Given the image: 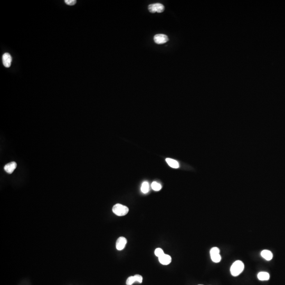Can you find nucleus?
Wrapping results in <instances>:
<instances>
[{
    "mask_svg": "<svg viewBox=\"0 0 285 285\" xmlns=\"http://www.w3.org/2000/svg\"><path fill=\"white\" fill-rule=\"evenodd\" d=\"M244 268V264L241 261H236L231 267V274L233 276H238L243 272Z\"/></svg>",
    "mask_w": 285,
    "mask_h": 285,
    "instance_id": "f257e3e1",
    "label": "nucleus"
},
{
    "mask_svg": "<svg viewBox=\"0 0 285 285\" xmlns=\"http://www.w3.org/2000/svg\"><path fill=\"white\" fill-rule=\"evenodd\" d=\"M129 211V209L126 206L121 204H116L113 207V212L117 216H126Z\"/></svg>",
    "mask_w": 285,
    "mask_h": 285,
    "instance_id": "f03ea898",
    "label": "nucleus"
},
{
    "mask_svg": "<svg viewBox=\"0 0 285 285\" xmlns=\"http://www.w3.org/2000/svg\"><path fill=\"white\" fill-rule=\"evenodd\" d=\"M220 249L218 247H213L210 250L211 258L213 262L218 263L221 260V257L220 255Z\"/></svg>",
    "mask_w": 285,
    "mask_h": 285,
    "instance_id": "7ed1b4c3",
    "label": "nucleus"
},
{
    "mask_svg": "<svg viewBox=\"0 0 285 285\" xmlns=\"http://www.w3.org/2000/svg\"><path fill=\"white\" fill-rule=\"evenodd\" d=\"M149 10L150 12L155 13L157 12L158 13L163 12L164 10V6L163 4L159 3H156L151 4L149 6Z\"/></svg>",
    "mask_w": 285,
    "mask_h": 285,
    "instance_id": "20e7f679",
    "label": "nucleus"
},
{
    "mask_svg": "<svg viewBox=\"0 0 285 285\" xmlns=\"http://www.w3.org/2000/svg\"><path fill=\"white\" fill-rule=\"evenodd\" d=\"M154 42L157 44H164L168 41V38L167 36L165 34H158L154 36Z\"/></svg>",
    "mask_w": 285,
    "mask_h": 285,
    "instance_id": "39448f33",
    "label": "nucleus"
},
{
    "mask_svg": "<svg viewBox=\"0 0 285 285\" xmlns=\"http://www.w3.org/2000/svg\"><path fill=\"white\" fill-rule=\"evenodd\" d=\"M137 282L139 283L143 282V277L140 274H136L134 276H130L126 280V285H132L135 282Z\"/></svg>",
    "mask_w": 285,
    "mask_h": 285,
    "instance_id": "423d86ee",
    "label": "nucleus"
},
{
    "mask_svg": "<svg viewBox=\"0 0 285 285\" xmlns=\"http://www.w3.org/2000/svg\"><path fill=\"white\" fill-rule=\"evenodd\" d=\"M127 243V239L124 237H121L117 239L116 243V247L119 251L124 249Z\"/></svg>",
    "mask_w": 285,
    "mask_h": 285,
    "instance_id": "0eeeda50",
    "label": "nucleus"
},
{
    "mask_svg": "<svg viewBox=\"0 0 285 285\" xmlns=\"http://www.w3.org/2000/svg\"><path fill=\"white\" fill-rule=\"evenodd\" d=\"M159 262L163 265H168L172 261V258L170 255L164 254L158 258Z\"/></svg>",
    "mask_w": 285,
    "mask_h": 285,
    "instance_id": "6e6552de",
    "label": "nucleus"
},
{
    "mask_svg": "<svg viewBox=\"0 0 285 285\" xmlns=\"http://www.w3.org/2000/svg\"><path fill=\"white\" fill-rule=\"evenodd\" d=\"M2 61L4 66L6 67L9 68L11 66L12 62V57L9 53H5L2 56Z\"/></svg>",
    "mask_w": 285,
    "mask_h": 285,
    "instance_id": "1a4fd4ad",
    "label": "nucleus"
},
{
    "mask_svg": "<svg viewBox=\"0 0 285 285\" xmlns=\"http://www.w3.org/2000/svg\"><path fill=\"white\" fill-rule=\"evenodd\" d=\"M16 167H17L16 163L14 162H12L6 164L4 166V169L6 172H7V173L11 174L12 173L15 169L16 168Z\"/></svg>",
    "mask_w": 285,
    "mask_h": 285,
    "instance_id": "9d476101",
    "label": "nucleus"
},
{
    "mask_svg": "<svg viewBox=\"0 0 285 285\" xmlns=\"http://www.w3.org/2000/svg\"><path fill=\"white\" fill-rule=\"evenodd\" d=\"M261 255L265 259H266V261H271L273 257L272 252L268 250H262L261 252Z\"/></svg>",
    "mask_w": 285,
    "mask_h": 285,
    "instance_id": "9b49d317",
    "label": "nucleus"
},
{
    "mask_svg": "<svg viewBox=\"0 0 285 285\" xmlns=\"http://www.w3.org/2000/svg\"><path fill=\"white\" fill-rule=\"evenodd\" d=\"M166 162L168 164V165L172 168H177L179 167V164L176 160L170 158H167L166 159Z\"/></svg>",
    "mask_w": 285,
    "mask_h": 285,
    "instance_id": "f8f14e48",
    "label": "nucleus"
},
{
    "mask_svg": "<svg viewBox=\"0 0 285 285\" xmlns=\"http://www.w3.org/2000/svg\"><path fill=\"white\" fill-rule=\"evenodd\" d=\"M257 277L259 280H261V281H265V280H268L269 279L270 274H269V273H267V272L262 271V272L259 273Z\"/></svg>",
    "mask_w": 285,
    "mask_h": 285,
    "instance_id": "ddd939ff",
    "label": "nucleus"
},
{
    "mask_svg": "<svg viewBox=\"0 0 285 285\" xmlns=\"http://www.w3.org/2000/svg\"><path fill=\"white\" fill-rule=\"evenodd\" d=\"M141 191L144 194L148 193L149 191V184L147 182H144L141 186Z\"/></svg>",
    "mask_w": 285,
    "mask_h": 285,
    "instance_id": "4468645a",
    "label": "nucleus"
},
{
    "mask_svg": "<svg viewBox=\"0 0 285 285\" xmlns=\"http://www.w3.org/2000/svg\"><path fill=\"white\" fill-rule=\"evenodd\" d=\"M151 186H152V189L155 191H158L162 189L161 185L156 182H153L152 183Z\"/></svg>",
    "mask_w": 285,
    "mask_h": 285,
    "instance_id": "2eb2a0df",
    "label": "nucleus"
},
{
    "mask_svg": "<svg viewBox=\"0 0 285 285\" xmlns=\"http://www.w3.org/2000/svg\"><path fill=\"white\" fill-rule=\"evenodd\" d=\"M154 253L156 257H158V258L164 254L163 250L161 248H156L154 252Z\"/></svg>",
    "mask_w": 285,
    "mask_h": 285,
    "instance_id": "dca6fc26",
    "label": "nucleus"
},
{
    "mask_svg": "<svg viewBox=\"0 0 285 285\" xmlns=\"http://www.w3.org/2000/svg\"><path fill=\"white\" fill-rule=\"evenodd\" d=\"M65 3L67 4L68 6H74L76 3L77 1L76 0H65Z\"/></svg>",
    "mask_w": 285,
    "mask_h": 285,
    "instance_id": "f3484780",
    "label": "nucleus"
},
{
    "mask_svg": "<svg viewBox=\"0 0 285 285\" xmlns=\"http://www.w3.org/2000/svg\"></svg>",
    "mask_w": 285,
    "mask_h": 285,
    "instance_id": "a211bd4d",
    "label": "nucleus"
}]
</instances>
